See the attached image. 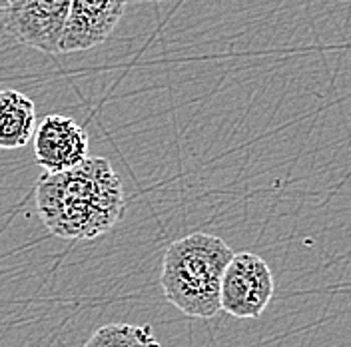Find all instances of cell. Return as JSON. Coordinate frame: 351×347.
<instances>
[{"instance_id": "6da1fadb", "label": "cell", "mask_w": 351, "mask_h": 347, "mask_svg": "<svg viewBox=\"0 0 351 347\" xmlns=\"http://www.w3.org/2000/svg\"><path fill=\"white\" fill-rule=\"evenodd\" d=\"M36 208L54 236L94 239L124 216V192L108 160L88 156L70 170L38 180Z\"/></svg>"}, {"instance_id": "7a4b0ae2", "label": "cell", "mask_w": 351, "mask_h": 347, "mask_svg": "<svg viewBox=\"0 0 351 347\" xmlns=\"http://www.w3.org/2000/svg\"><path fill=\"white\" fill-rule=\"evenodd\" d=\"M234 250L218 236L194 232L168 246L160 285L176 309L190 318L210 320L219 307L221 276Z\"/></svg>"}, {"instance_id": "3957f363", "label": "cell", "mask_w": 351, "mask_h": 347, "mask_svg": "<svg viewBox=\"0 0 351 347\" xmlns=\"http://www.w3.org/2000/svg\"><path fill=\"white\" fill-rule=\"evenodd\" d=\"M274 289V274L263 258L252 252L234 254L221 276L219 307L232 318L256 320L271 302Z\"/></svg>"}, {"instance_id": "277c9868", "label": "cell", "mask_w": 351, "mask_h": 347, "mask_svg": "<svg viewBox=\"0 0 351 347\" xmlns=\"http://www.w3.org/2000/svg\"><path fill=\"white\" fill-rule=\"evenodd\" d=\"M6 30L16 43L60 54L70 0H8Z\"/></svg>"}, {"instance_id": "5b68a950", "label": "cell", "mask_w": 351, "mask_h": 347, "mask_svg": "<svg viewBox=\"0 0 351 347\" xmlns=\"http://www.w3.org/2000/svg\"><path fill=\"white\" fill-rule=\"evenodd\" d=\"M34 156L46 172H64L88 158L86 130L70 116L50 114L36 124Z\"/></svg>"}, {"instance_id": "8992f818", "label": "cell", "mask_w": 351, "mask_h": 347, "mask_svg": "<svg viewBox=\"0 0 351 347\" xmlns=\"http://www.w3.org/2000/svg\"><path fill=\"white\" fill-rule=\"evenodd\" d=\"M126 0H70L60 54H74L106 43L120 19Z\"/></svg>"}, {"instance_id": "52a82bcc", "label": "cell", "mask_w": 351, "mask_h": 347, "mask_svg": "<svg viewBox=\"0 0 351 347\" xmlns=\"http://www.w3.org/2000/svg\"><path fill=\"white\" fill-rule=\"evenodd\" d=\"M36 130L34 102L19 90L0 92V150L24 148Z\"/></svg>"}, {"instance_id": "ba28073f", "label": "cell", "mask_w": 351, "mask_h": 347, "mask_svg": "<svg viewBox=\"0 0 351 347\" xmlns=\"http://www.w3.org/2000/svg\"><path fill=\"white\" fill-rule=\"evenodd\" d=\"M84 347H162L148 324H108L98 327Z\"/></svg>"}, {"instance_id": "9c48e42d", "label": "cell", "mask_w": 351, "mask_h": 347, "mask_svg": "<svg viewBox=\"0 0 351 347\" xmlns=\"http://www.w3.org/2000/svg\"><path fill=\"white\" fill-rule=\"evenodd\" d=\"M6 4H8V0H0V8H6Z\"/></svg>"}]
</instances>
